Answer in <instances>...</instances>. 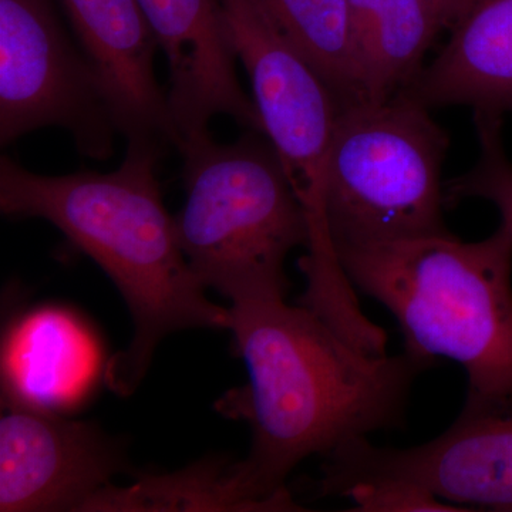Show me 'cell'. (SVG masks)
<instances>
[{
    "label": "cell",
    "instance_id": "obj_1",
    "mask_svg": "<svg viewBox=\"0 0 512 512\" xmlns=\"http://www.w3.org/2000/svg\"><path fill=\"white\" fill-rule=\"evenodd\" d=\"M228 330L249 382L217 407L251 426V451L239 463L249 490L272 511L305 510L285 485L305 458L402 429L414 380L440 365L406 350L369 355L285 298L232 303Z\"/></svg>",
    "mask_w": 512,
    "mask_h": 512
},
{
    "label": "cell",
    "instance_id": "obj_2",
    "mask_svg": "<svg viewBox=\"0 0 512 512\" xmlns=\"http://www.w3.org/2000/svg\"><path fill=\"white\" fill-rule=\"evenodd\" d=\"M161 154L127 147L110 173H33L0 158V211L37 218L59 229L74 248L106 272L133 319L127 350L107 366L114 392L137 389L161 340L185 329H228L229 309L215 305L181 249L157 177Z\"/></svg>",
    "mask_w": 512,
    "mask_h": 512
},
{
    "label": "cell",
    "instance_id": "obj_3",
    "mask_svg": "<svg viewBox=\"0 0 512 512\" xmlns=\"http://www.w3.org/2000/svg\"><path fill=\"white\" fill-rule=\"evenodd\" d=\"M355 288L382 303L404 350L464 367L468 399H512V228L464 242L451 232L336 248Z\"/></svg>",
    "mask_w": 512,
    "mask_h": 512
},
{
    "label": "cell",
    "instance_id": "obj_4",
    "mask_svg": "<svg viewBox=\"0 0 512 512\" xmlns=\"http://www.w3.org/2000/svg\"><path fill=\"white\" fill-rule=\"evenodd\" d=\"M185 202L175 217L195 278L231 303L285 298V261L308 248V214L275 148L247 131L235 143L211 134L185 141Z\"/></svg>",
    "mask_w": 512,
    "mask_h": 512
},
{
    "label": "cell",
    "instance_id": "obj_5",
    "mask_svg": "<svg viewBox=\"0 0 512 512\" xmlns=\"http://www.w3.org/2000/svg\"><path fill=\"white\" fill-rule=\"evenodd\" d=\"M448 146L430 110L406 94L340 107L322 191L335 251L448 232L441 183Z\"/></svg>",
    "mask_w": 512,
    "mask_h": 512
},
{
    "label": "cell",
    "instance_id": "obj_6",
    "mask_svg": "<svg viewBox=\"0 0 512 512\" xmlns=\"http://www.w3.org/2000/svg\"><path fill=\"white\" fill-rule=\"evenodd\" d=\"M106 161L119 134L99 77L53 0H0V144L42 128Z\"/></svg>",
    "mask_w": 512,
    "mask_h": 512
},
{
    "label": "cell",
    "instance_id": "obj_7",
    "mask_svg": "<svg viewBox=\"0 0 512 512\" xmlns=\"http://www.w3.org/2000/svg\"><path fill=\"white\" fill-rule=\"evenodd\" d=\"M323 457L322 497H342L365 481L399 480L470 511L512 512V399L467 397L450 429L421 446L376 447L360 437Z\"/></svg>",
    "mask_w": 512,
    "mask_h": 512
},
{
    "label": "cell",
    "instance_id": "obj_8",
    "mask_svg": "<svg viewBox=\"0 0 512 512\" xmlns=\"http://www.w3.org/2000/svg\"><path fill=\"white\" fill-rule=\"evenodd\" d=\"M221 5L238 62L251 80L264 136L275 148L308 214L309 229L329 232L322 191L339 117L338 97L276 32L254 0H221Z\"/></svg>",
    "mask_w": 512,
    "mask_h": 512
},
{
    "label": "cell",
    "instance_id": "obj_9",
    "mask_svg": "<svg viewBox=\"0 0 512 512\" xmlns=\"http://www.w3.org/2000/svg\"><path fill=\"white\" fill-rule=\"evenodd\" d=\"M2 402L0 511H83L126 468L120 441L96 424Z\"/></svg>",
    "mask_w": 512,
    "mask_h": 512
},
{
    "label": "cell",
    "instance_id": "obj_10",
    "mask_svg": "<svg viewBox=\"0 0 512 512\" xmlns=\"http://www.w3.org/2000/svg\"><path fill=\"white\" fill-rule=\"evenodd\" d=\"M137 2L167 60L168 104L183 144L211 134V121L218 116L264 134L254 99L239 82L221 0Z\"/></svg>",
    "mask_w": 512,
    "mask_h": 512
},
{
    "label": "cell",
    "instance_id": "obj_11",
    "mask_svg": "<svg viewBox=\"0 0 512 512\" xmlns=\"http://www.w3.org/2000/svg\"><path fill=\"white\" fill-rule=\"evenodd\" d=\"M74 39L99 77L127 147L164 156L180 150L167 92L158 83V45L137 0H59Z\"/></svg>",
    "mask_w": 512,
    "mask_h": 512
},
{
    "label": "cell",
    "instance_id": "obj_12",
    "mask_svg": "<svg viewBox=\"0 0 512 512\" xmlns=\"http://www.w3.org/2000/svg\"><path fill=\"white\" fill-rule=\"evenodd\" d=\"M439 55L403 94L426 109L512 113V0H463Z\"/></svg>",
    "mask_w": 512,
    "mask_h": 512
},
{
    "label": "cell",
    "instance_id": "obj_13",
    "mask_svg": "<svg viewBox=\"0 0 512 512\" xmlns=\"http://www.w3.org/2000/svg\"><path fill=\"white\" fill-rule=\"evenodd\" d=\"M103 359L92 329L73 312L43 306L20 316L2 343V400L62 413L82 404Z\"/></svg>",
    "mask_w": 512,
    "mask_h": 512
},
{
    "label": "cell",
    "instance_id": "obj_14",
    "mask_svg": "<svg viewBox=\"0 0 512 512\" xmlns=\"http://www.w3.org/2000/svg\"><path fill=\"white\" fill-rule=\"evenodd\" d=\"M366 101L392 99L423 69L443 25L423 0H348Z\"/></svg>",
    "mask_w": 512,
    "mask_h": 512
},
{
    "label": "cell",
    "instance_id": "obj_15",
    "mask_svg": "<svg viewBox=\"0 0 512 512\" xmlns=\"http://www.w3.org/2000/svg\"><path fill=\"white\" fill-rule=\"evenodd\" d=\"M262 15L311 64L340 107L366 101L348 0H254Z\"/></svg>",
    "mask_w": 512,
    "mask_h": 512
},
{
    "label": "cell",
    "instance_id": "obj_16",
    "mask_svg": "<svg viewBox=\"0 0 512 512\" xmlns=\"http://www.w3.org/2000/svg\"><path fill=\"white\" fill-rule=\"evenodd\" d=\"M83 511L271 510L249 490L239 461L210 458L177 473L141 474L127 487L107 485Z\"/></svg>",
    "mask_w": 512,
    "mask_h": 512
},
{
    "label": "cell",
    "instance_id": "obj_17",
    "mask_svg": "<svg viewBox=\"0 0 512 512\" xmlns=\"http://www.w3.org/2000/svg\"><path fill=\"white\" fill-rule=\"evenodd\" d=\"M474 123L480 144L477 163L444 184V200L447 207L466 198L491 202L512 228V161L504 147L503 117L474 113Z\"/></svg>",
    "mask_w": 512,
    "mask_h": 512
},
{
    "label": "cell",
    "instance_id": "obj_18",
    "mask_svg": "<svg viewBox=\"0 0 512 512\" xmlns=\"http://www.w3.org/2000/svg\"><path fill=\"white\" fill-rule=\"evenodd\" d=\"M342 497L352 500L360 512H464L461 505L441 501L420 485L399 480L365 481L348 488Z\"/></svg>",
    "mask_w": 512,
    "mask_h": 512
},
{
    "label": "cell",
    "instance_id": "obj_19",
    "mask_svg": "<svg viewBox=\"0 0 512 512\" xmlns=\"http://www.w3.org/2000/svg\"><path fill=\"white\" fill-rule=\"evenodd\" d=\"M423 2L433 10L443 29L447 30L463 0H423Z\"/></svg>",
    "mask_w": 512,
    "mask_h": 512
}]
</instances>
